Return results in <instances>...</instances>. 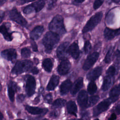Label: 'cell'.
Returning <instances> with one entry per match:
<instances>
[{
  "instance_id": "cell-53",
  "label": "cell",
  "mask_w": 120,
  "mask_h": 120,
  "mask_svg": "<svg viewBox=\"0 0 120 120\" xmlns=\"http://www.w3.org/2000/svg\"><path fill=\"white\" fill-rule=\"evenodd\" d=\"M23 120L22 119H17V120Z\"/></svg>"
},
{
  "instance_id": "cell-34",
  "label": "cell",
  "mask_w": 120,
  "mask_h": 120,
  "mask_svg": "<svg viewBox=\"0 0 120 120\" xmlns=\"http://www.w3.org/2000/svg\"><path fill=\"white\" fill-rule=\"evenodd\" d=\"M23 13L25 14H29L32 12H33L34 11L33 7L31 6V5H28L26 7H25L23 10Z\"/></svg>"
},
{
  "instance_id": "cell-11",
  "label": "cell",
  "mask_w": 120,
  "mask_h": 120,
  "mask_svg": "<svg viewBox=\"0 0 120 120\" xmlns=\"http://www.w3.org/2000/svg\"><path fill=\"white\" fill-rule=\"evenodd\" d=\"M69 43L65 42L61 44L57 48V55L59 59H63L66 58Z\"/></svg>"
},
{
  "instance_id": "cell-13",
  "label": "cell",
  "mask_w": 120,
  "mask_h": 120,
  "mask_svg": "<svg viewBox=\"0 0 120 120\" xmlns=\"http://www.w3.org/2000/svg\"><path fill=\"white\" fill-rule=\"evenodd\" d=\"M67 53H69L75 59H77L80 55V50L78 45L74 42L67 49Z\"/></svg>"
},
{
  "instance_id": "cell-47",
  "label": "cell",
  "mask_w": 120,
  "mask_h": 120,
  "mask_svg": "<svg viewBox=\"0 0 120 120\" xmlns=\"http://www.w3.org/2000/svg\"><path fill=\"white\" fill-rule=\"evenodd\" d=\"M7 0H0V6L3 5Z\"/></svg>"
},
{
  "instance_id": "cell-37",
  "label": "cell",
  "mask_w": 120,
  "mask_h": 120,
  "mask_svg": "<svg viewBox=\"0 0 120 120\" xmlns=\"http://www.w3.org/2000/svg\"><path fill=\"white\" fill-rule=\"evenodd\" d=\"M45 99L48 103H51L52 102V94L49 93V94L46 95L45 97Z\"/></svg>"
},
{
  "instance_id": "cell-57",
  "label": "cell",
  "mask_w": 120,
  "mask_h": 120,
  "mask_svg": "<svg viewBox=\"0 0 120 120\" xmlns=\"http://www.w3.org/2000/svg\"></svg>"
},
{
  "instance_id": "cell-24",
  "label": "cell",
  "mask_w": 120,
  "mask_h": 120,
  "mask_svg": "<svg viewBox=\"0 0 120 120\" xmlns=\"http://www.w3.org/2000/svg\"><path fill=\"white\" fill-rule=\"evenodd\" d=\"M0 33L3 35L4 38L6 40L10 41L12 40L13 38L12 35L11 33L8 31V29L5 25H2L1 26H0Z\"/></svg>"
},
{
  "instance_id": "cell-54",
  "label": "cell",
  "mask_w": 120,
  "mask_h": 120,
  "mask_svg": "<svg viewBox=\"0 0 120 120\" xmlns=\"http://www.w3.org/2000/svg\"><path fill=\"white\" fill-rule=\"evenodd\" d=\"M76 120L75 119H72V120Z\"/></svg>"
},
{
  "instance_id": "cell-26",
  "label": "cell",
  "mask_w": 120,
  "mask_h": 120,
  "mask_svg": "<svg viewBox=\"0 0 120 120\" xmlns=\"http://www.w3.org/2000/svg\"><path fill=\"white\" fill-rule=\"evenodd\" d=\"M42 66L46 71L50 72L52 68V60L49 58L45 59L42 63Z\"/></svg>"
},
{
  "instance_id": "cell-5",
  "label": "cell",
  "mask_w": 120,
  "mask_h": 120,
  "mask_svg": "<svg viewBox=\"0 0 120 120\" xmlns=\"http://www.w3.org/2000/svg\"><path fill=\"white\" fill-rule=\"evenodd\" d=\"M103 16L102 12H99L93 15L87 22L84 27L82 30L83 33L92 30L101 21Z\"/></svg>"
},
{
  "instance_id": "cell-29",
  "label": "cell",
  "mask_w": 120,
  "mask_h": 120,
  "mask_svg": "<svg viewBox=\"0 0 120 120\" xmlns=\"http://www.w3.org/2000/svg\"><path fill=\"white\" fill-rule=\"evenodd\" d=\"M97 90V87L94 82H91L89 83L88 86V91L90 94L92 95L94 94L96 92Z\"/></svg>"
},
{
  "instance_id": "cell-39",
  "label": "cell",
  "mask_w": 120,
  "mask_h": 120,
  "mask_svg": "<svg viewBox=\"0 0 120 120\" xmlns=\"http://www.w3.org/2000/svg\"><path fill=\"white\" fill-rule=\"evenodd\" d=\"M25 98V96L23 94H19L17 97V101L18 102H22Z\"/></svg>"
},
{
  "instance_id": "cell-6",
  "label": "cell",
  "mask_w": 120,
  "mask_h": 120,
  "mask_svg": "<svg viewBox=\"0 0 120 120\" xmlns=\"http://www.w3.org/2000/svg\"><path fill=\"white\" fill-rule=\"evenodd\" d=\"M36 81L35 78L31 75L26 76V91L29 97L31 96L35 93Z\"/></svg>"
},
{
  "instance_id": "cell-44",
  "label": "cell",
  "mask_w": 120,
  "mask_h": 120,
  "mask_svg": "<svg viewBox=\"0 0 120 120\" xmlns=\"http://www.w3.org/2000/svg\"><path fill=\"white\" fill-rule=\"evenodd\" d=\"M4 16V13L2 11H0V23L3 20Z\"/></svg>"
},
{
  "instance_id": "cell-52",
  "label": "cell",
  "mask_w": 120,
  "mask_h": 120,
  "mask_svg": "<svg viewBox=\"0 0 120 120\" xmlns=\"http://www.w3.org/2000/svg\"><path fill=\"white\" fill-rule=\"evenodd\" d=\"M1 83L0 82V91H1Z\"/></svg>"
},
{
  "instance_id": "cell-17",
  "label": "cell",
  "mask_w": 120,
  "mask_h": 120,
  "mask_svg": "<svg viewBox=\"0 0 120 120\" xmlns=\"http://www.w3.org/2000/svg\"><path fill=\"white\" fill-rule=\"evenodd\" d=\"M120 34L119 29L113 30L106 28L104 30V36L107 40H111Z\"/></svg>"
},
{
  "instance_id": "cell-41",
  "label": "cell",
  "mask_w": 120,
  "mask_h": 120,
  "mask_svg": "<svg viewBox=\"0 0 120 120\" xmlns=\"http://www.w3.org/2000/svg\"><path fill=\"white\" fill-rule=\"evenodd\" d=\"M59 115V113L56 112V111H53L52 112L50 113V116L52 117H57Z\"/></svg>"
},
{
  "instance_id": "cell-18",
  "label": "cell",
  "mask_w": 120,
  "mask_h": 120,
  "mask_svg": "<svg viewBox=\"0 0 120 120\" xmlns=\"http://www.w3.org/2000/svg\"><path fill=\"white\" fill-rule=\"evenodd\" d=\"M72 82L69 79L63 82L60 86V92L62 95H65L68 93L72 87Z\"/></svg>"
},
{
  "instance_id": "cell-48",
  "label": "cell",
  "mask_w": 120,
  "mask_h": 120,
  "mask_svg": "<svg viewBox=\"0 0 120 120\" xmlns=\"http://www.w3.org/2000/svg\"><path fill=\"white\" fill-rule=\"evenodd\" d=\"M75 2H76L77 3H82V2H83L84 1V0H75Z\"/></svg>"
},
{
  "instance_id": "cell-8",
  "label": "cell",
  "mask_w": 120,
  "mask_h": 120,
  "mask_svg": "<svg viewBox=\"0 0 120 120\" xmlns=\"http://www.w3.org/2000/svg\"><path fill=\"white\" fill-rule=\"evenodd\" d=\"M99 57V53L95 52L89 55L83 64L82 68L84 70H89L96 62Z\"/></svg>"
},
{
  "instance_id": "cell-9",
  "label": "cell",
  "mask_w": 120,
  "mask_h": 120,
  "mask_svg": "<svg viewBox=\"0 0 120 120\" xmlns=\"http://www.w3.org/2000/svg\"><path fill=\"white\" fill-rule=\"evenodd\" d=\"M88 97L87 92L85 90H81L77 97V102L80 106L82 109L87 108Z\"/></svg>"
},
{
  "instance_id": "cell-21",
  "label": "cell",
  "mask_w": 120,
  "mask_h": 120,
  "mask_svg": "<svg viewBox=\"0 0 120 120\" xmlns=\"http://www.w3.org/2000/svg\"><path fill=\"white\" fill-rule=\"evenodd\" d=\"M59 77L56 75H53L51 77L50 80L47 86L48 90H52L58 85L59 82Z\"/></svg>"
},
{
  "instance_id": "cell-7",
  "label": "cell",
  "mask_w": 120,
  "mask_h": 120,
  "mask_svg": "<svg viewBox=\"0 0 120 120\" xmlns=\"http://www.w3.org/2000/svg\"><path fill=\"white\" fill-rule=\"evenodd\" d=\"M9 17L11 20L15 22L22 26H24L27 23L25 18L15 8L11 10L9 14Z\"/></svg>"
},
{
  "instance_id": "cell-40",
  "label": "cell",
  "mask_w": 120,
  "mask_h": 120,
  "mask_svg": "<svg viewBox=\"0 0 120 120\" xmlns=\"http://www.w3.org/2000/svg\"><path fill=\"white\" fill-rule=\"evenodd\" d=\"M31 46H32V49L35 52H37L38 51V46L37 44H36V43L34 41H32L31 42Z\"/></svg>"
},
{
  "instance_id": "cell-30",
  "label": "cell",
  "mask_w": 120,
  "mask_h": 120,
  "mask_svg": "<svg viewBox=\"0 0 120 120\" xmlns=\"http://www.w3.org/2000/svg\"><path fill=\"white\" fill-rule=\"evenodd\" d=\"M66 102V100L61 98H58L53 102L52 106L54 107H61L65 105Z\"/></svg>"
},
{
  "instance_id": "cell-2",
  "label": "cell",
  "mask_w": 120,
  "mask_h": 120,
  "mask_svg": "<svg viewBox=\"0 0 120 120\" xmlns=\"http://www.w3.org/2000/svg\"><path fill=\"white\" fill-rule=\"evenodd\" d=\"M49 29L51 31L54 32L58 35L64 34L66 31L62 16L57 15L54 17L49 24Z\"/></svg>"
},
{
  "instance_id": "cell-43",
  "label": "cell",
  "mask_w": 120,
  "mask_h": 120,
  "mask_svg": "<svg viewBox=\"0 0 120 120\" xmlns=\"http://www.w3.org/2000/svg\"><path fill=\"white\" fill-rule=\"evenodd\" d=\"M116 118H117V117H116V114L113 113L112 114V115L109 118L108 120H115L116 119Z\"/></svg>"
},
{
  "instance_id": "cell-46",
  "label": "cell",
  "mask_w": 120,
  "mask_h": 120,
  "mask_svg": "<svg viewBox=\"0 0 120 120\" xmlns=\"http://www.w3.org/2000/svg\"><path fill=\"white\" fill-rule=\"evenodd\" d=\"M116 112H117V113H118V114H120V105H118V106L116 107Z\"/></svg>"
},
{
  "instance_id": "cell-31",
  "label": "cell",
  "mask_w": 120,
  "mask_h": 120,
  "mask_svg": "<svg viewBox=\"0 0 120 120\" xmlns=\"http://www.w3.org/2000/svg\"><path fill=\"white\" fill-rule=\"evenodd\" d=\"M113 50V48L112 47H110V48L109 49V50L105 58V63H109L111 62Z\"/></svg>"
},
{
  "instance_id": "cell-14",
  "label": "cell",
  "mask_w": 120,
  "mask_h": 120,
  "mask_svg": "<svg viewBox=\"0 0 120 120\" xmlns=\"http://www.w3.org/2000/svg\"><path fill=\"white\" fill-rule=\"evenodd\" d=\"M102 68L101 67H97L91 70L87 75V78L90 81H94L97 79L101 74Z\"/></svg>"
},
{
  "instance_id": "cell-3",
  "label": "cell",
  "mask_w": 120,
  "mask_h": 120,
  "mask_svg": "<svg viewBox=\"0 0 120 120\" xmlns=\"http://www.w3.org/2000/svg\"><path fill=\"white\" fill-rule=\"evenodd\" d=\"M118 98L110 97L105 100H104L99 103L94 109L93 114L94 116H97L100 114L101 113L105 111L108 109L110 105L116 101Z\"/></svg>"
},
{
  "instance_id": "cell-23",
  "label": "cell",
  "mask_w": 120,
  "mask_h": 120,
  "mask_svg": "<svg viewBox=\"0 0 120 120\" xmlns=\"http://www.w3.org/2000/svg\"><path fill=\"white\" fill-rule=\"evenodd\" d=\"M67 108L68 112L71 114H73L76 116V113L77 111V106L75 102L73 101H69L67 104Z\"/></svg>"
},
{
  "instance_id": "cell-45",
  "label": "cell",
  "mask_w": 120,
  "mask_h": 120,
  "mask_svg": "<svg viewBox=\"0 0 120 120\" xmlns=\"http://www.w3.org/2000/svg\"><path fill=\"white\" fill-rule=\"evenodd\" d=\"M35 0H21L20 1V4H23L25 3H28V2H30L32 1H34Z\"/></svg>"
},
{
  "instance_id": "cell-51",
  "label": "cell",
  "mask_w": 120,
  "mask_h": 120,
  "mask_svg": "<svg viewBox=\"0 0 120 120\" xmlns=\"http://www.w3.org/2000/svg\"><path fill=\"white\" fill-rule=\"evenodd\" d=\"M113 2L116 3H119L120 2V0H112Z\"/></svg>"
},
{
  "instance_id": "cell-55",
  "label": "cell",
  "mask_w": 120,
  "mask_h": 120,
  "mask_svg": "<svg viewBox=\"0 0 120 120\" xmlns=\"http://www.w3.org/2000/svg\"><path fill=\"white\" fill-rule=\"evenodd\" d=\"M98 120V119H95V120Z\"/></svg>"
},
{
  "instance_id": "cell-4",
  "label": "cell",
  "mask_w": 120,
  "mask_h": 120,
  "mask_svg": "<svg viewBox=\"0 0 120 120\" xmlns=\"http://www.w3.org/2000/svg\"><path fill=\"white\" fill-rule=\"evenodd\" d=\"M33 63L30 60H23L17 62L13 68L12 73L17 75L30 70L32 67Z\"/></svg>"
},
{
  "instance_id": "cell-42",
  "label": "cell",
  "mask_w": 120,
  "mask_h": 120,
  "mask_svg": "<svg viewBox=\"0 0 120 120\" xmlns=\"http://www.w3.org/2000/svg\"><path fill=\"white\" fill-rule=\"evenodd\" d=\"M31 72L33 74H38L39 71L38 69L36 68V67H34L31 69Z\"/></svg>"
},
{
  "instance_id": "cell-25",
  "label": "cell",
  "mask_w": 120,
  "mask_h": 120,
  "mask_svg": "<svg viewBox=\"0 0 120 120\" xmlns=\"http://www.w3.org/2000/svg\"><path fill=\"white\" fill-rule=\"evenodd\" d=\"M45 2L43 0H39L31 4L34 11L36 12H39L44 7Z\"/></svg>"
},
{
  "instance_id": "cell-10",
  "label": "cell",
  "mask_w": 120,
  "mask_h": 120,
  "mask_svg": "<svg viewBox=\"0 0 120 120\" xmlns=\"http://www.w3.org/2000/svg\"><path fill=\"white\" fill-rule=\"evenodd\" d=\"M71 68V64L68 60H63L58 67V72L60 75L67 74Z\"/></svg>"
},
{
  "instance_id": "cell-33",
  "label": "cell",
  "mask_w": 120,
  "mask_h": 120,
  "mask_svg": "<svg viewBox=\"0 0 120 120\" xmlns=\"http://www.w3.org/2000/svg\"><path fill=\"white\" fill-rule=\"evenodd\" d=\"M106 75L113 76L116 73V68L114 66H111L106 71Z\"/></svg>"
},
{
  "instance_id": "cell-49",
  "label": "cell",
  "mask_w": 120,
  "mask_h": 120,
  "mask_svg": "<svg viewBox=\"0 0 120 120\" xmlns=\"http://www.w3.org/2000/svg\"><path fill=\"white\" fill-rule=\"evenodd\" d=\"M30 120H48L46 119H31Z\"/></svg>"
},
{
  "instance_id": "cell-12",
  "label": "cell",
  "mask_w": 120,
  "mask_h": 120,
  "mask_svg": "<svg viewBox=\"0 0 120 120\" xmlns=\"http://www.w3.org/2000/svg\"><path fill=\"white\" fill-rule=\"evenodd\" d=\"M1 54L2 57L4 59L10 61H13L16 59L17 56L15 50L13 48L8 49L3 51L1 52Z\"/></svg>"
},
{
  "instance_id": "cell-38",
  "label": "cell",
  "mask_w": 120,
  "mask_h": 120,
  "mask_svg": "<svg viewBox=\"0 0 120 120\" xmlns=\"http://www.w3.org/2000/svg\"><path fill=\"white\" fill-rule=\"evenodd\" d=\"M57 0H49V2H48V8L51 9L55 5Z\"/></svg>"
},
{
  "instance_id": "cell-22",
  "label": "cell",
  "mask_w": 120,
  "mask_h": 120,
  "mask_svg": "<svg viewBox=\"0 0 120 120\" xmlns=\"http://www.w3.org/2000/svg\"><path fill=\"white\" fill-rule=\"evenodd\" d=\"M112 77L111 75H106L104 79L103 83L102 86V89L104 91L108 90L112 84Z\"/></svg>"
},
{
  "instance_id": "cell-50",
  "label": "cell",
  "mask_w": 120,
  "mask_h": 120,
  "mask_svg": "<svg viewBox=\"0 0 120 120\" xmlns=\"http://www.w3.org/2000/svg\"><path fill=\"white\" fill-rule=\"evenodd\" d=\"M3 118V114L1 113V112H0V120H2Z\"/></svg>"
},
{
  "instance_id": "cell-27",
  "label": "cell",
  "mask_w": 120,
  "mask_h": 120,
  "mask_svg": "<svg viewBox=\"0 0 120 120\" xmlns=\"http://www.w3.org/2000/svg\"><path fill=\"white\" fill-rule=\"evenodd\" d=\"M120 85L115 86L110 91L109 95L110 97L118 98L120 95Z\"/></svg>"
},
{
  "instance_id": "cell-28",
  "label": "cell",
  "mask_w": 120,
  "mask_h": 120,
  "mask_svg": "<svg viewBox=\"0 0 120 120\" xmlns=\"http://www.w3.org/2000/svg\"><path fill=\"white\" fill-rule=\"evenodd\" d=\"M99 97L98 96H93L89 98L88 100V105L87 107H91L96 104L99 100Z\"/></svg>"
},
{
  "instance_id": "cell-32",
  "label": "cell",
  "mask_w": 120,
  "mask_h": 120,
  "mask_svg": "<svg viewBox=\"0 0 120 120\" xmlns=\"http://www.w3.org/2000/svg\"><path fill=\"white\" fill-rule=\"evenodd\" d=\"M30 51L27 48H23L21 50V55L23 58H27L30 56Z\"/></svg>"
},
{
  "instance_id": "cell-56",
  "label": "cell",
  "mask_w": 120,
  "mask_h": 120,
  "mask_svg": "<svg viewBox=\"0 0 120 120\" xmlns=\"http://www.w3.org/2000/svg\"></svg>"
},
{
  "instance_id": "cell-20",
  "label": "cell",
  "mask_w": 120,
  "mask_h": 120,
  "mask_svg": "<svg viewBox=\"0 0 120 120\" xmlns=\"http://www.w3.org/2000/svg\"><path fill=\"white\" fill-rule=\"evenodd\" d=\"M82 86L83 78L82 77H80L75 81L74 85H73L71 90V94L72 95H75L77 93V92H78Z\"/></svg>"
},
{
  "instance_id": "cell-15",
  "label": "cell",
  "mask_w": 120,
  "mask_h": 120,
  "mask_svg": "<svg viewBox=\"0 0 120 120\" xmlns=\"http://www.w3.org/2000/svg\"><path fill=\"white\" fill-rule=\"evenodd\" d=\"M25 109L30 113L34 115L41 114L44 115L48 112V110L46 108L43 109L38 107H33L29 105H26Z\"/></svg>"
},
{
  "instance_id": "cell-1",
  "label": "cell",
  "mask_w": 120,
  "mask_h": 120,
  "mask_svg": "<svg viewBox=\"0 0 120 120\" xmlns=\"http://www.w3.org/2000/svg\"><path fill=\"white\" fill-rule=\"evenodd\" d=\"M59 40V35L51 31L47 32L43 38V44L45 48V51L48 53L50 52Z\"/></svg>"
},
{
  "instance_id": "cell-19",
  "label": "cell",
  "mask_w": 120,
  "mask_h": 120,
  "mask_svg": "<svg viewBox=\"0 0 120 120\" xmlns=\"http://www.w3.org/2000/svg\"><path fill=\"white\" fill-rule=\"evenodd\" d=\"M17 90V85L13 82H10L8 85V95L9 99L11 102H13L15 99V93Z\"/></svg>"
},
{
  "instance_id": "cell-16",
  "label": "cell",
  "mask_w": 120,
  "mask_h": 120,
  "mask_svg": "<svg viewBox=\"0 0 120 120\" xmlns=\"http://www.w3.org/2000/svg\"><path fill=\"white\" fill-rule=\"evenodd\" d=\"M44 28L43 26H37L35 27L30 33V38L33 40L38 39L44 32Z\"/></svg>"
},
{
  "instance_id": "cell-35",
  "label": "cell",
  "mask_w": 120,
  "mask_h": 120,
  "mask_svg": "<svg viewBox=\"0 0 120 120\" xmlns=\"http://www.w3.org/2000/svg\"><path fill=\"white\" fill-rule=\"evenodd\" d=\"M84 52L86 54L89 52L90 50L91 49V45L89 41H86L84 44Z\"/></svg>"
},
{
  "instance_id": "cell-36",
  "label": "cell",
  "mask_w": 120,
  "mask_h": 120,
  "mask_svg": "<svg viewBox=\"0 0 120 120\" xmlns=\"http://www.w3.org/2000/svg\"><path fill=\"white\" fill-rule=\"evenodd\" d=\"M104 0H95L93 4V8L95 9L98 8L103 4Z\"/></svg>"
}]
</instances>
